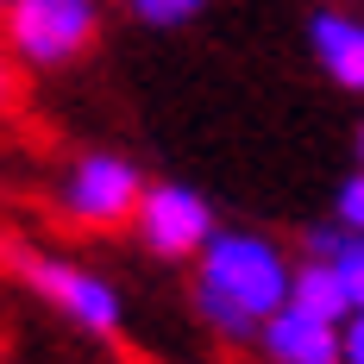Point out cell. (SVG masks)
<instances>
[{"label": "cell", "mask_w": 364, "mask_h": 364, "mask_svg": "<svg viewBox=\"0 0 364 364\" xmlns=\"http://www.w3.org/2000/svg\"><path fill=\"white\" fill-rule=\"evenodd\" d=\"M289 257L257 232H214V245L201 252V277H195V301L226 339H252L264 333L270 314L289 308Z\"/></svg>", "instance_id": "1"}, {"label": "cell", "mask_w": 364, "mask_h": 364, "mask_svg": "<svg viewBox=\"0 0 364 364\" xmlns=\"http://www.w3.org/2000/svg\"><path fill=\"white\" fill-rule=\"evenodd\" d=\"M6 38L26 63H70L95 38V0H13Z\"/></svg>", "instance_id": "2"}, {"label": "cell", "mask_w": 364, "mask_h": 364, "mask_svg": "<svg viewBox=\"0 0 364 364\" xmlns=\"http://www.w3.org/2000/svg\"><path fill=\"white\" fill-rule=\"evenodd\" d=\"M6 264H13L44 301H57L70 321H82V327H95V333L119 327V295H113V283H101L95 270L57 264V257H26V252H6Z\"/></svg>", "instance_id": "3"}, {"label": "cell", "mask_w": 364, "mask_h": 364, "mask_svg": "<svg viewBox=\"0 0 364 364\" xmlns=\"http://www.w3.org/2000/svg\"><path fill=\"white\" fill-rule=\"evenodd\" d=\"M63 208L75 220H88V226H119V220H132L145 208V182L139 170L126 164V157H82L63 182Z\"/></svg>", "instance_id": "4"}, {"label": "cell", "mask_w": 364, "mask_h": 364, "mask_svg": "<svg viewBox=\"0 0 364 364\" xmlns=\"http://www.w3.org/2000/svg\"><path fill=\"white\" fill-rule=\"evenodd\" d=\"M139 232L157 257H201L214 245V214L195 188L182 182H157L145 188V208H139Z\"/></svg>", "instance_id": "5"}, {"label": "cell", "mask_w": 364, "mask_h": 364, "mask_svg": "<svg viewBox=\"0 0 364 364\" xmlns=\"http://www.w3.org/2000/svg\"><path fill=\"white\" fill-rule=\"evenodd\" d=\"M264 358L270 364H346V327H333L308 308H283L264 321Z\"/></svg>", "instance_id": "6"}, {"label": "cell", "mask_w": 364, "mask_h": 364, "mask_svg": "<svg viewBox=\"0 0 364 364\" xmlns=\"http://www.w3.org/2000/svg\"><path fill=\"white\" fill-rule=\"evenodd\" d=\"M308 44H314L321 70L339 88L364 95V19H352V13H314L308 19Z\"/></svg>", "instance_id": "7"}, {"label": "cell", "mask_w": 364, "mask_h": 364, "mask_svg": "<svg viewBox=\"0 0 364 364\" xmlns=\"http://www.w3.org/2000/svg\"><path fill=\"white\" fill-rule=\"evenodd\" d=\"M289 308H308V314H321V321H333V327L352 321V289H346V277H339L333 257H308V264H295Z\"/></svg>", "instance_id": "8"}, {"label": "cell", "mask_w": 364, "mask_h": 364, "mask_svg": "<svg viewBox=\"0 0 364 364\" xmlns=\"http://www.w3.org/2000/svg\"><path fill=\"white\" fill-rule=\"evenodd\" d=\"M308 252L339 264V277H346V289H352V314H364V239H358V232L321 226V232H308Z\"/></svg>", "instance_id": "9"}, {"label": "cell", "mask_w": 364, "mask_h": 364, "mask_svg": "<svg viewBox=\"0 0 364 364\" xmlns=\"http://www.w3.org/2000/svg\"><path fill=\"white\" fill-rule=\"evenodd\" d=\"M132 13L151 26H182L188 13H201V0H132Z\"/></svg>", "instance_id": "10"}, {"label": "cell", "mask_w": 364, "mask_h": 364, "mask_svg": "<svg viewBox=\"0 0 364 364\" xmlns=\"http://www.w3.org/2000/svg\"><path fill=\"white\" fill-rule=\"evenodd\" d=\"M339 226L364 239V170H358L352 182H339Z\"/></svg>", "instance_id": "11"}, {"label": "cell", "mask_w": 364, "mask_h": 364, "mask_svg": "<svg viewBox=\"0 0 364 364\" xmlns=\"http://www.w3.org/2000/svg\"><path fill=\"white\" fill-rule=\"evenodd\" d=\"M346 364H364V314L346 321Z\"/></svg>", "instance_id": "12"}, {"label": "cell", "mask_w": 364, "mask_h": 364, "mask_svg": "<svg viewBox=\"0 0 364 364\" xmlns=\"http://www.w3.org/2000/svg\"><path fill=\"white\" fill-rule=\"evenodd\" d=\"M358 170H364V126H358Z\"/></svg>", "instance_id": "13"}, {"label": "cell", "mask_w": 364, "mask_h": 364, "mask_svg": "<svg viewBox=\"0 0 364 364\" xmlns=\"http://www.w3.org/2000/svg\"><path fill=\"white\" fill-rule=\"evenodd\" d=\"M0 95H6V70H0Z\"/></svg>", "instance_id": "14"}]
</instances>
